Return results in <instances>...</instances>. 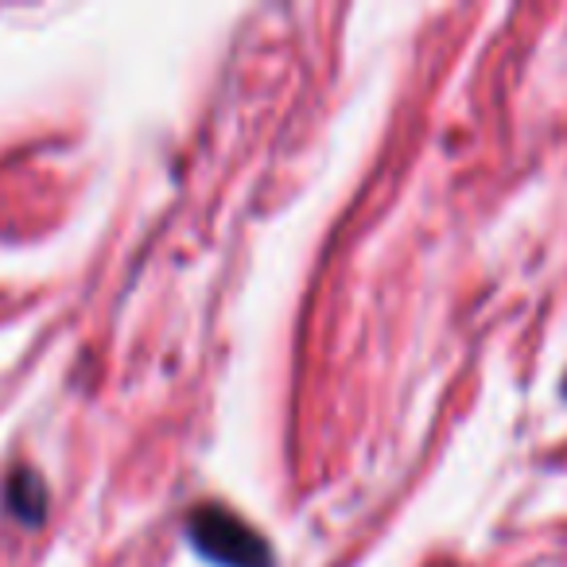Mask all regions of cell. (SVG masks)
I'll use <instances>...</instances> for the list:
<instances>
[{
    "label": "cell",
    "mask_w": 567,
    "mask_h": 567,
    "mask_svg": "<svg viewBox=\"0 0 567 567\" xmlns=\"http://www.w3.org/2000/svg\"><path fill=\"white\" fill-rule=\"evenodd\" d=\"M187 540L218 567H276L272 544L226 505H198L187 517Z\"/></svg>",
    "instance_id": "6da1fadb"
},
{
    "label": "cell",
    "mask_w": 567,
    "mask_h": 567,
    "mask_svg": "<svg viewBox=\"0 0 567 567\" xmlns=\"http://www.w3.org/2000/svg\"><path fill=\"white\" fill-rule=\"evenodd\" d=\"M4 505L24 525H43V517H48V486H43V478L35 471H12L9 482H4Z\"/></svg>",
    "instance_id": "7a4b0ae2"
},
{
    "label": "cell",
    "mask_w": 567,
    "mask_h": 567,
    "mask_svg": "<svg viewBox=\"0 0 567 567\" xmlns=\"http://www.w3.org/2000/svg\"><path fill=\"white\" fill-rule=\"evenodd\" d=\"M564 393H567V385H564Z\"/></svg>",
    "instance_id": "3957f363"
}]
</instances>
